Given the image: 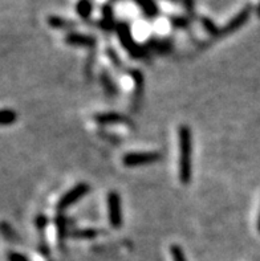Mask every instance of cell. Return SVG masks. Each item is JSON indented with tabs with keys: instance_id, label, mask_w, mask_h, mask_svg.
Returning a JSON list of instances; mask_svg holds the SVG:
<instances>
[{
	"instance_id": "obj_8",
	"label": "cell",
	"mask_w": 260,
	"mask_h": 261,
	"mask_svg": "<svg viewBox=\"0 0 260 261\" xmlns=\"http://www.w3.org/2000/svg\"><path fill=\"white\" fill-rule=\"evenodd\" d=\"M65 43L72 47H85V48H93L97 44L96 37L79 32H71L65 36Z\"/></svg>"
},
{
	"instance_id": "obj_28",
	"label": "cell",
	"mask_w": 260,
	"mask_h": 261,
	"mask_svg": "<svg viewBox=\"0 0 260 261\" xmlns=\"http://www.w3.org/2000/svg\"><path fill=\"white\" fill-rule=\"evenodd\" d=\"M173 1H174V0H173Z\"/></svg>"
},
{
	"instance_id": "obj_2",
	"label": "cell",
	"mask_w": 260,
	"mask_h": 261,
	"mask_svg": "<svg viewBox=\"0 0 260 261\" xmlns=\"http://www.w3.org/2000/svg\"><path fill=\"white\" fill-rule=\"evenodd\" d=\"M116 32H117V36H118L119 44L122 45V48L128 52L130 57L134 58V60H144V58H147L149 51H147L146 47L138 44V43L134 40V36H133L132 29L129 27L128 23H117Z\"/></svg>"
},
{
	"instance_id": "obj_17",
	"label": "cell",
	"mask_w": 260,
	"mask_h": 261,
	"mask_svg": "<svg viewBox=\"0 0 260 261\" xmlns=\"http://www.w3.org/2000/svg\"><path fill=\"white\" fill-rule=\"evenodd\" d=\"M106 57L109 58V61L112 62V65L117 69V71H122L124 69V64H122V60L119 58L117 51H116L113 47H106L105 49Z\"/></svg>"
},
{
	"instance_id": "obj_1",
	"label": "cell",
	"mask_w": 260,
	"mask_h": 261,
	"mask_svg": "<svg viewBox=\"0 0 260 261\" xmlns=\"http://www.w3.org/2000/svg\"><path fill=\"white\" fill-rule=\"evenodd\" d=\"M178 178L183 184L193 181V133L187 125L178 126Z\"/></svg>"
},
{
	"instance_id": "obj_21",
	"label": "cell",
	"mask_w": 260,
	"mask_h": 261,
	"mask_svg": "<svg viewBox=\"0 0 260 261\" xmlns=\"http://www.w3.org/2000/svg\"><path fill=\"white\" fill-rule=\"evenodd\" d=\"M170 23H172V26L174 28H178V29H186V28L189 27V19L186 18V16H172V18L169 19Z\"/></svg>"
},
{
	"instance_id": "obj_12",
	"label": "cell",
	"mask_w": 260,
	"mask_h": 261,
	"mask_svg": "<svg viewBox=\"0 0 260 261\" xmlns=\"http://www.w3.org/2000/svg\"><path fill=\"white\" fill-rule=\"evenodd\" d=\"M129 75L132 77L133 82H134V97L140 98L142 94V90H144V84H145V77H144V73L138 69H130L129 71Z\"/></svg>"
},
{
	"instance_id": "obj_15",
	"label": "cell",
	"mask_w": 260,
	"mask_h": 261,
	"mask_svg": "<svg viewBox=\"0 0 260 261\" xmlns=\"http://www.w3.org/2000/svg\"><path fill=\"white\" fill-rule=\"evenodd\" d=\"M98 231L94 228H79L71 232L72 237H75L77 240H92L94 237H97Z\"/></svg>"
},
{
	"instance_id": "obj_11",
	"label": "cell",
	"mask_w": 260,
	"mask_h": 261,
	"mask_svg": "<svg viewBox=\"0 0 260 261\" xmlns=\"http://www.w3.org/2000/svg\"><path fill=\"white\" fill-rule=\"evenodd\" d=\"M56 227H58V240L60 245H62V243H65L66 237L69 234V228H68V219L65 215L58 213L56 217Z\"/></svg>"
},
{
	"instance_id": "obj_5",
	"label": "cell",
	"mask_w": 260,
	"mask_h": 261,
	"mask_svg": "<svg viewBox=\"0 0 260 261\" xmlns=\"http://www.w3.org/2000/svg\"><path fill=\"white\" fill-rule=\"evenodd\" d=\"M106 206H108V219L111 226L115 230H118L122 226V203H121V196L117 191H111L108 194Z\"/></svg>"
},
{
	"instance_id": "obj_22",
	"label": "cell",
	"mask_w": 260,
	"mask_h": 261,
	"mask_svg": "<svg viewBox=\"0 0 260 261\" xmlns=\"http://www.w3.org/2000/svg\"><path fill=\"white\" fill-rule=\"evenodd\" d=\"M48 223H49L48 216H47V215H44V213H39V215L36 216L35 226H36V228H37V231H39L40 234H44L45 228L48 227Z\"/></svg>"
},
{
	"instance_id": "obj_7",
	"label": "cell",
	"mask_w": 260,
	"mask_h": 261,
	"mask_svg": "<svg viewBox=\"0 0 260 261\" xmlns=\"http://www.w3.org/2000/svg\"><path fill=\"white\" fill-rule=\"evenodd\" d=\"M250 16H251V7L243 8L236 16H234V18L226 24L225 27L222 28L221 35H230V33H232V32H236L239 28H242L243 26L248 22Z\"/></svg>"
},
{
	"instance_id": "obj_3",
	"label": "cell",
	"mask_w": 260,
	"mask_h": 261,
	"mask_svg": "<svg viewBox=\"0 0 260 261\" xmlns=\"http://www.w3.org/2000/svg\"><path fill=\"white\" fill-rule=\"evenodd\" d=\"M162 155L158 151H132L122 157V164L125 167H141L146 164L158 162Z\"/></svg>"
},
{
	"instance_id": "obj_20",
	"label": "cell",
	"mask_w": 260,
	"mask_h": 261,
	"mask_svg": "<svg viewBox=\"0 0 260 261\" xmlns=\"http://www.w3.org/2000/svg\"><path fill=\"white\" fill-rule=\"evenodd\" d=\"M170 255H172L173 261H187L186 260V255L183 252V249L178 244L170 245Z\"/></svg>"
},
{
	"instance_id": "obj_16",
	"label": "cell",
	"mask_w": 260,
	"mask_h": 261,
	"mask_svg": "<svg viewBox=\"0 0 260 261\" xmlns=\"http://www.w3.org/2000/svg\"><path fill=\"white\" fill-rule=\"evenodd\" d=\"M92 9L93 5L92 3L89 1V0H80L77 5H76V11H77V14L81 19H84V20H88L90 18V15H92Z\"/></svg>"
},
{
	"instance_id": "obj_27",
	"label": "cell",
	"mask_w": 260,
	"mask_h": 261,
	"mask_svg": "<svg viewBox=\"0 0 260 261\" xmlns=\"http://www.w3.org/2000/svg\"><path fill=\"white\" fill-rule=\"evenodd\" d=\"M256 14H258V16H259V19H260V1H259V5H258V8H256Z\"/></svg>"
},
{
	"instance_id": "obj_23",
	"label": "cell",
	"mask_w": 260,
	"mask_h": 261,
	"mask_svg": "<svg viewBox=\"0 0 260 261\" xmlns=\"http://www.w3.org/2000/svg\"><path fill=\"white\" fill-rule=\"evenodd\" d=\"M1 232H3V235H4V237L7 240H9V241H13V243H19V237L18 235L13 232V230L11 228V227H8V224L7 223H3L1 224Z\"/></svg>"
},
{
	"instance_id": "obj_10",
	"label": "cell",
	"mask_w": 260,
	"mask_h": 261,
	"mask_svg": "<svg viewBox=\"0 0 260 261\" xmlns=\"http://www.w3.org/2000/svg\"><path fill=\"white\" fill-rule=\"evenodd\" d=\"M133 1L140 7L142 14L147 19H155L159 15V8L155 0H133Z\"/></svg>"
},
{
	"instance_id": "obj_13",
	"label": "cell",
	"mask_w": 260,
	"mask_h": 261,
	"mask_svg": "<svg viewBox=\"0 0 260 261\" xmlns=\"http://www.w3.org/2000/svg\"><path fill=\"white\" fill-rule=\"evenodd\" d=\"M100 81H101L102 86L105 89V92L108 96L113 97V96H116V94L118 93L117 85H116V82L113 81V78H112V76L106 71L101 72V75H100Z\"/></svg>"
},
{
	"instance_id": "obj_6",
	"label": "cell",
	"mask_w": 260,
	"mask_h": 261,
	"mask_svg": "<svg viewBox=\"0 0 260 261\" xmlns=\"http://www.w3.org/2000/svg\"><path fill=\"white\" fill-rule=\"evenodd\" d=\"M94 124L100 126H115V125H129L130 120L125 115L116 113V111H105V113H98L93 115Z\"/></svg>"
},
{
	"instance_id": "obj_19",
	"label": "cell",
	"mask_w": 260,
	"mask_h": 261,
	"mask_svg": "<svg viewBox=\"0 0 260 261\" xmlns=\"http://www.w3.org/2000/svg\"><path fill=\"white\" fill-rule=\"evenodd\" d=\"M18 118V115L12 109H3L1 114H0V122L3 126H9V125L15 124V121Z\"/></svg>"
},
{
	"instance_id": "obj_24",
	"label": "cell",
	"mask_w": 260,
	"mask_h": 261,
	"mask_svg": "<svg viewBox=\"0 0 260 261\" xmlns=\"http://www.w3.org/2000/svg\"><path fill=\"white\" fill-rule=\"evenodd\" d=\"M7 261H29V260H28V257L22 255V253L11 251V252L7 253Z\"/></svg>"
},
{
	"instance_id": "obj_18",
	"label": "cell",
	"mask_w": 260,
	"mask_h": 261,
	"mask_svg": "<svg viewBox=\"0 0 260 261\" xmlns=\"http://www.w3.org/2000/svg\"><path fill=\"white\" fill-rule=\"evenodd\" d=\"M201 24H202V27L204 28V31L207 32L208 35L219 36L222 33L221 28L216 27V24L214 22H212L211 19L202 18V19H201Z\"/></svg>"
},
{
	"instance_id": "obj_14",
	"label": "cell",
	"mask_w": 260,
	"mask_h": 261,
	"mask_svg": "<svg viewBox=\"0 0 260 261\" xmlns=\"http://www.w3.org/2000/svg\"><path fill=\"white\" fill-rule=\"evenodd\" d=\"M48 26L53 29H72L76 27V23L68 20V19L60 18V16H49L48 18Z\"/></svg>"
},
{
	"instance_id": "obj_26",
	"label": "cell",
	"mask_w": 260,
	"mask_h": 261,
	"mask_svg": "<svg viewBox=\"0 0 260 261\" xmlns=\"http://www.w3.org/2000/svg\"><path fill=\"white\" fill-rule=\"evenodd\" d=\"M256 228H258V232L260 234V209H259V215H258V221H256Z\"/></svg>"
},
{
	"instance_id": "obj_4",
	"label": "cell",
	"mask_w": 260,
	"mask_h": 261,
	"mask_svg": "<svg viewBox=\"0 0 260 261\" xmlns=\"http://www.w3.org/2000/svg\"><path fill=\"white\" fill-rule=\"evenodd\" d=\"M89 191H90V186H89V183H85V182H81L75 187H72L71 190L66 191L58 202L56 208H58V212H64L66 208H69L75 203L80 202L85 195H88Z\"/></svg>"
},
{
	"instance_id": "obj_9",
	"label": "cell",
	"mask_w": 260,
	"mask_h": 261,
	"mask_svg": "<svg viewBox=\"0 0 260 261\" xmlns=\"http://www.w3.org/2000/svg\"><path fill=\"white\" fill-rule=\"evenodd\" d=\"M173 41L170 39H158V37H153L147 41L146 48L149 52H155L159 54H168L173 51Z\"/></svg>"
},
{
	"instance_id": "obj_25",
	"label": "cell",
	"mask_w": 260,
	"mask_h": 261,
	"mask_svg": "<svg viewBox=\"0 0 260 261\" xmlns=\"http://www.w3.org/2000/svg\"><path fill=\"white\" fill-rule=\"evenodd\" d=\"M183 4H185L186 11L189 14H193L194 12V0H183Z\"/></svg>"
}]
</instances>
